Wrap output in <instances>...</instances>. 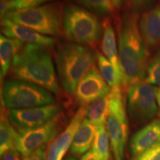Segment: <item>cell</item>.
<instances>
[{
    "label": "cell",
    "mask_w": 160,
    "mask_h": 160,
    "mask_svg": "<svg viewBox=\"0 0 160 160\" xmlns=\"http://www.w3.org/2000/svg\"><path fill=\"white\" fill-rule=\"evenodd\" d=\"M65 160H77V158L75 156H71V157H67Z\"/></svg>",
    "instance_id": "obj_33"
},
{
    "label": "cell",
    "mask_w": 160,
    "mask_h": 160,
    "mask_svg": "<svg viewBox=\"0 0 160 160\" xmlns=\"http://www.w3.org/2000/svg\"><path fill=\"white\" fill-rule=\"evenodd\" d=\"M105 127L116 160H123L128 136V121L121 87L113 88L109 93L108 114Z\"/></svg>",
    "instance_id": "obj_7"
},
{
    "label": "cell",
    "mask_w": 160,
    "mask_h": 160,
    "mask_svg": "<svg viewBox=\"0 0 160 160\" xmlns=\"http://www.w3.org/2000/svg\"><path fill=\"white\" fill-rule=\"evenodd\" d=\"M2 34L7 37L19 39L25 44H33L51 47L55 44V38L41 34L34 30L19 25L8 17L2 19Z\"/></svg>",
    "instance_id": "obj_13"
},
{
    "label": "cell",
    "mask_w": 160,
    "mask_h": 160,
    "mask_svg": "<svg viewBox=\"0 0 160 160\" xmlns=\"http://www.w3.org/2000/svg\"><path fill=\"white\" fill-rule=\"evenodd\" d=\"M48 148L45 145L22 158V160H47Z\"/></svg>",
    "instance_id": "obj_28"
},
{
    "label": "cell",
    "mask_w": 160,
    "mask_h": 160,
    "mask_svg": "<svg viewBox=\"0 0 160 160\" xmlns=\"http://www.w3.org/2000/svg\"><path fill=\"white\" fill-rule=\"evenodd\" d=\"M109 94L96 100L88 105L86 119L89 120L96 128L105 125L108 114Z\"/></svg>",
    "instance_id": "obj_20"
},
{
    "label": "cell",
    "mask_w": 160,
    "mask_h": 160,
    "mask_svg": "<svg viewBox=\"0 0 160 160\" xmlns=\"http://www.w3.org/2000/svg\"><path fill=\"white\" fill-rule=\"evenodd\" d=\"M96 61L97 52L88 46L71 42L59 46L56 54L57 76L66 93L74 95L80 79Z\"/></svg>",
    "instance_id": "obj_3"
},
{
    "label": "cell",
    "mask_w": 160,
    "mask_h": 160,
    "mask_svg": "<svg viewBox=\"0 0 160 160\" xmlns=\"http://www.w3.org/2000/svg\"><path fill=\"white\" fill-rule=\"evenodd\" d=\"M139 28L148 49L160 45V5L144 12L139 19Z\"/></svg>",
    "instance_id": "obj_16"
},
{
    "label": "cell",
    "mask_w": 160,
    "mask_h": 160,
    "mask_svg": "<svg viewBox=\"0 0 160 160\" xmlns=\"http://www.w3.org/2000/svg\"><path fill=\"white\" fill-rule=\"evenodd\" d=\"M157 0H129L130 7L133 13L139 14L153 8Z\"/></svg>",
    "instance_id": "obj_26"
},
{
    "label": "cell",
    "mask_w": 160,
    "mask_h": 160,
    "mask_svg": "<svg viewBox=\"0 0 160 160\" xmlns=\"http://www.w3.org/2000/svg\"><path fill=\"white\" fill-rule=\"evenodd\" d=\"M80 160H97V158L95 157L93 150H91V151H88L87 153H85Z\"/></svg>",
    "instance_id": "obj_30"
},
{
    "label": "cell",
    "mask_w": 160,
    "mask_h": 160,
    "mask_svg": "<svg viewBox=\"0 0 160 160\" xmlns=\"http://www.w3.org/2000/svg\"><path fill=\"white\" fill-rule=\"evenodd\" d=\"M97 61L100 73L108 85L111 88L116 87L122 88L119 76L111 62L99 52H97Z\"/></svg>",
    "instance_id": "obj_22"
},
{
    "label": "cell",
    "mask_w": 160,
    "mask_h": 160,
    "mask_svg": "<svg viewBox=\"0 0 160 160\" xmlns=\"http://www.w3.org/2000/svg\"><path fill=\"white\" fill-rule=\"evenodd\" d=\"M145 82L150 85L160 87V48L148 63Z\"/></svg>",
    "instance_id": "obj_25"
},
{
    "label": "cell",
    "mask_w": 160,
    "mask_h": 160,
    "mask_svg": "<svg viewBox=\"0 0 160 160\" xmlns=\"http://www.w3.org/2000/svg\"><path fill=\"white\" fill-rule=\"evenodd\" d=\"M160 143V119L152 120L138 131L130 142V151L133 157Z\"/></svg>",
    "instance_id": "obj_14"
},
{
    "label": "cell",
    "mask_w": 160,
    "mask_h": 160,
    "mask_svg": "<svg viewBox=\"0 0 160 160\" xmlns=\"http://www.w3.org/2000/svg\"><path fill=\"white\" fill-rule=\"evenodd\" d=\"M157 86L145 81L131 84L128 88V113L131 121L137 125L151 122L157 114Z\"/></svg>",
    "instance_id": "obj_8"
},
{
    "label": "cell",
    "mask_w": 160,
    "mask_h": 160,
    "mask_svg": "<svg viewBox=\"0 0 160 160\" xmlns=\"http://www.w3.org/2000/svg\"><path fill=\"white\" fill-rule=\"evenodd\" d=\"M84 8L101 15H110L116 8L112 0H74Z\"/></svg>",
    "instance_id": "obj_24"
},
{
    "label": "cell",
    "mask_w": 160,
    "mask_h": 160,
    "mask_svg": "<svg viewBox=\"0 0 160 160\" xmlns=\"http://www.w3.org/2000/svg\"><path fill=\"white\" fill-rule=\"evenodd\" d=\"M25 43L19 39L0 36V77L2 80L11 69L13 60Z\"/></svg>",
    "instance_id": "obj_18"
},
{
    "label": "cell",
    "mask_w": 160,
    "mask_h": 160,
    "mask_svg": "<svg viewBox=\"0 0 160 160\" xmlns=\"http://www.w3.org/2000/svg\"><path fill=\"white\" fill-rule=\"evenodd\" d=\"M133 160H160V143L135 157Z\"/></svg>",
    "instance_id": "obj_27"
},
{
    "label": "cell",
    "mask_w": 160,
    "mask_h": 160,
    "mask_svg": "<svg viewBox=\"0 0 160 160\" xmlns=\"http://www.w3.org/2000/svg\"><path fill=\"white\" fill-rule=\"evenodd\" d=\"M20 137L15 128L10 122L8 114L2 111L0 123V153L2 156L6 152L17 150V145Z\"/></svg>",
    "instance_id": "obj_19"
},
{
    "label": "cell",
    "mask_w": 160,
    "mask_h": 160,
    "mask_svg": "<svg viewBox=\"0 0 160 160\" xmlns=\"http://www.w3.org/2000/svg\"><path fill=\"white\" fill-rule=\"evenodd\" d=\"M87 107L80 106L76 111L65 129L51 143L48 153L47 160H62L66 152L71 148L73 137L85 119Z\"/></svg>",
    "instance_id": "obj_12"
},
{
    "label": "cell",
    "mask_w": 160,
    "mask_h": 160,
    "mask_svg": "<svg viewBox=\"0 0 160 160\" xmlns=\"http://www.w3.org/2000/svg\"><path fill=\"white\" fill-rule=\"evenodd\" d=\"M112 1H113L116 8H119L123 4L124 0H112Z\"/></svg>",
    "instance_id": "obj_31"
},
{
    "label": "cell",
    "mask_w": 160,
    "mask_h": 160,
    "mask_svg": "<svg viewBox=\"0 0 160 160\" xmlns=\"http://www.w3.org/2000/svg\"><path fill=\"white\" fill-rule=\"evenodd\" d=\"M97 128L85 118L78 128L70 148V153L79 157L84 155L93 144Z\"/></svg>",
    "instance_id": "obj_17"
},
{
    "label": "cell",
    "mask_w": 160,
    "mask_h": 160,
    "mask_svg": "<svg viewBox=\"0 0 160 160\" xmlns=\"http://www.w3.org/2000/svg\"><path fill=\"white\" fill-rule=\"evenodd\" d=\"M2 160H22L21 159V153L18 150H12L4 153Z\"/></svg>",
    "instance_id": "obj_29"
},
{
    "label": "cell",
    "mask_w": 160,
    "mask_h": 160,
    "mask_svg": "<svg viewBox=\"0 0 160 160\" xmlns=\"http://www.w3.org/2000/svg\"><path fill=\"white\" fill-rule=\"evenodd\" d=\"M60 113L61 106L53 103L31 108L10 110L8 117L19 133H22L45 125Z\"/></svg>",
    "instance_id": "obj_9"
},
{
    "label": "cell",
    "mask_w": 160,
    "mask_h": 160,
    "mask_svg": "<svg viewBox=\"0 0 160 160\" xmlns=\"http://www.w3.org/2000/svg\"><path fill=\"white\" fill-rule=\"evenodd\" d=\"M103 34L102 39V51L103 55L111 62L119 76L122 88H128L125 72L119 59L115 31L109 19H105L102 24Z\"/></svg>",
    "instance_id": "obj_15"
},
{
    "label": "cell",
    "mask_w": 160,
    "mask_h": 160,
    "mask_svg": "<svg viewBox=\"0 0 160 160\" xmlns=\"http://www.w3.org/2000/svg\"><path fill=\"white\" fill-rule=\"evenodd\" d=\"M110 144L111 142L105 125L97 127L92 149L97 160H109Z\"/></svg>",
    "instance_id": "obj_21"
},
{
    "label": "cell",
    "mask_w": 160,
    "mask_h": 160,
    "mask_svg": "<svg viewBox=\"0 0 160 160\" xmlns=\"http://www.w3.org/2000/svg\"><path fill=\"white\" fill-rule=\"evenodd\" d=\"M111 88L94 65L80 79L75 91V99L81 106L88 105L96 100L106 97Z\"/></svg>",
    "instance_id": "obj_11"
},
{
    "label": "cell",
    "mask_w": 160,
    "mask_h": 160,
    "mask_svg": "<svg viewBox=\"0 0 160 160\" xmlns=\"http://www.w3.org/2000/svg\"><path fill=\"white\" fill-rule=\"evenodd\" d=\"M10 73L13 79L35 84L55 94L59 91L54 65L46 47L25 44L13 59Z\"/></svg>",
    "instance_id": "obj_2"
},
{
    "label": "cell",
    "mask_w": 160,
    "mask_h": 160,
    "mask_svg": "<svg viewBox=\"0 0 160 160\" xmlns=\"http://www.w3.org/2000/svg\"><path fill=\"white\" fill-rule=\"evenodd\" d=\"M2 101L7 109H26L51 105L54 97L39 85L12 78L4 82Z\"/></svg>",
    "instance_id": "obj_6"
},
{
    "label": "cell",
    "mask_w": 160,
    "mask_h": 160,
    "mask_svg": "<svg viewBox=\"0 0 160 160\" xmlns=\"http://www.w3.org/2000/svg\"><path fill=\"white\" fill-rule=\"evenodd\" d=\"M137 13L127 12L118 25V51L127 86L143 81L148 65V48L139 28Z\"/></svg>",
    "instance_id": "obj_1"
},
{
    "label": "cell",
    "mask_w": 160,
    "mask_h": 160,
    "mask_svg": "<svg viewBox=\"0 0 160 160\" xmlns=\"http://www.w3.org/2000/svg\"><path fill=\"white\" fill-rule=\"evenodd\" d=\"M102 25L94 13L76 5H67L63 9L62 33L71 42L92 45L99 40Z\"/></svg>",
    "instance_id": "obj_4"
},
{
    "label": "cell",
    "mask_w": 160,
    "mask_h": 160,
    "mask_svg": "<svg viewBox=\"0 0 160 160\" xmlns=\"http://www.w3.org/2000/svg\"><path fill=\"white\" fill-rule=\"evenodd\" d=\"M64 115L60 113L54 119L41 127L19 133L17 150L23 157L49 143L59 134L64 125Z\"/></svg>",
    "instance_id": "obj_10"
},
{
    "label": "cell",
    "mask_w": 160,
    "mask_h": 160,
    "mask_svg": "<svg viewBox=\"0 0 160 160\" xmlns=\"http://www.w3.org/2000/svg\"><path fill=\"white\" fill-rule=\"evenodd\" d=\"M51 0H1V19L12 12L37 7Z\"/></svg>",
    "instance_id": "obj_23"
},
{
    "label": "cell",
    "mask_w": 160,
    "mask_h": 160,
    "mask_svg": "<svg viewBox=\"0 0 160 160\" xmlns=\"http://www.w3.org/2000/svg\"><path fill=\"white\" fill-rule=\"evenodd\" d=\"M62 13V5L52 2L12 12L5 17L41 34L54 37L63 33Z\"/></svg>",
    "instance_id": "obj_5"
},
{
    "label": "cell",
    "mask_w": 160,
    "mask_h": 160,
    "mask_svg": "<svg viewBox=\"0 0 160 160\" xmlns=\"http://www.w3.org/2000/svg\"><path fill=\"white\" fill-rule=\"evenodd\" d=\"M157 102L158 107H159V111H160V89L158 90V92H157Z\"/></svg>",
    "instance_id": "obj_32"
}]
</instances>
